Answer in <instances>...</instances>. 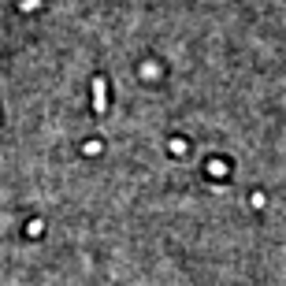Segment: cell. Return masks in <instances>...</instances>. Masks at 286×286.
<instances>
[{"instance_id": "1", "label": "cell", "mask_w": 286, "mask_h": 286, "mask_svg": "<svg viewBox=\"0 0 286 286\" xmlns=\"http://www.w3.org/2000/svg\"><path fill=\"white\" fill-rule=\"evenodd\" d=\"M104 104H108V82L97 78L93 82V112H104Z\"/></svg>"}]
</instances>
